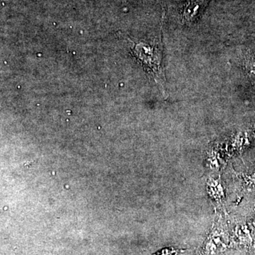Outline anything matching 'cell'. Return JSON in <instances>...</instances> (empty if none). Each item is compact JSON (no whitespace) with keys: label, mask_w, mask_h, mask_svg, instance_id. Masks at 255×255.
Listing matches in <instances>:
<instances>
[{"label":"cell","mask_w":255,"mask_h":255,"mask_svg":"<svg viewBox=\"0 0 255 255\" xmlns=\"http://www.w3.org/2000/svg\"><path fill=\"white\" fill-rule=\"evenodd\" d=\"M207 0H187L182 11L183 21L192 22L204 9Z\"/></svg>","instance_id":"cell-3"},{"label":"cell","mask_w":255,"mask_h":255,"mask_svg":"<svg viewBox=\"0 0 255 255\" xmlns=\"http://www.w3.org/2000/svg\"><path fill=\"white\" fill-rule=\"evenodd\" d=\"M228 236L223 228L216 226L207 238L200 255H221L228 246Z\"/></svg>","instance_id":"cell-2"},{"label":"cell","mask_w":255,"mask_h":255,"mask_svg":"<svg viewBox=\"0 0 255 255\" xmlns=\"http://www.w3.org/2000/svg\"><path fill=\"white\" fill-rule=\"evenodd\" d=\"M244 181L247 187L255 189V172L245 175Z\"/></svg>","instance_id":"cell-5"},{"label":"cell","mask_w":255,"mask_h":255,"mask_svg":"<svg viewBox=\"0 0 255 255\" xmlns=\"http://www.w3.org/2000/svg\"><path fill=\"white\" fill-rule=\"evenodd\" d=\"M177 251L171 248V249L163 250V251L160 252L157 255H177Z\"/></svg>","instance_id":"cell-6"},{"label":"cell","mask_w":255,"mask_h":255,"mask_svg":"<svg viewBox=\"0 0 255 255\" xmlns=\"http://www.w3.org/2000/svg\"><path fill=\"white\" fill-rule=\"evenodd\" d=\"M208 189L210 196L212 198H214L215 200H220L223 196L222 186L219 182V181L213 180L210 181L209 185H208Z\"/></svg>","instance_id":"cell-4"},{"label":"cell","mask_w":255,"mask_h":255,"mask_svg":"<svg viewBox=\"0 0 255 255\" xmlns=\"http://www.w3.org/2000/svg\"><path fill=\"white\" fill-rule=\"evenodd\" d=\"M159 41L155 44L140 43L135 46V54L141 60L144 66L148 68L149 73L152 74L154 79L164 91V73L162 68V50Z\"/></svg>","instance_id":"cell-1"},{"label":"cell","mask_w":255,"mask_h":255,"mask_svg":"<svg viewBox=\"0 0 255 255\" xmlns=\"http://www.w3.org/2000/svg\"></svg>","instance_id":"cell-7"}]
</instances>
